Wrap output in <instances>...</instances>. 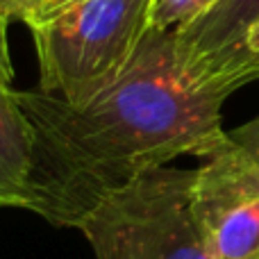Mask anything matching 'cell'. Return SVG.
I'll list each match as a JSON object with an SVG mask.
<instances>
[{
    "label": "cell",
    "instance_id": "6da1fadb",
    "mask_svg": "<svg viewBox=\"0 0 259 259\" xmlns=\"http://www.w3.org/2000/svg\"><path fill=\"white\" fill-rule=\"evenodd\" d=\"M230 94L187 62L175 32L148 30L116 82L84 105L41 89L16 91L30 123L25 209L75 228L116 189L180 157H209L223 143Z\"/></svg>",
    "mask_w": 259,
    "mask_h": 259
},
{
    "label": "cell",
    "instance_id": "7a4b0ae2",
    "mask_svg": "<svg viewBox=\"0 0 259 259\" xmlns=\"http://www.w3.org/2000/svg\"><path fill=\"white\" fill-rule=\"evenodd\" d=\"M155 0H82L30 27L39 89L84 105L118 80L150 30Z\"/></svg>",
    "mask_w": 259,
    "mask_h": 259
},
{
    "label": "cell",
    "instance_id": "3957f363",
    "mask_svg": "<svg viewBox=\"0 0 259 259\" xmlns=\"http://www.w3.org/2000/svg\"><path fill=\"white\" fill-rule=\"evenodd\" d=\"M193 173L161 166L105 196L77 225L96 259H207L191 211Z\"/></svg>",
    "mask_w": 259,
    "mask_h": 259
},
{
    "label": "cell",
    "instance_id": "277c9868",
    "mask_svg": "<svg viewBox=\"0 0 259 259\" xmlns=\"http://www.w3.org/2000/svg\"><path fill=\"white\" fill-rule=\"evenodd\" d=\"M191 211L207 259H259V166L232 139L196 168Z\"/></svg>",
    "mask_w": 259,
    "mask_h": 259
},
{
    "label": "cell",
    "instance_id": "5b68a950",
    "mask_svg": "<svg viewBox=\"0 0 259 259\" xmlns=\"http://www.w3.org/2000/svg\"><path fill=\"white\" fill-rule=\"evenodd\" d=\"M259 23V0H219L205 16L175 32L187 62L230 96L250 84L243 46Z\"/></svg>",
    "mask_w": 259,
    "mask_h": 259
},
{
    "label": "cell",
    "instance_id": "8992f818",
    "mask_svg": "<svg viewBox=\"0 0 259 259\" xmlns=\"http://www.w3.org/2000/svg\"><path fill=\"white\" fill-rule=\"evenodd\" d=\"M32 161V132L16 89L0 84V207L25 209Z\"/></svg>",
    "mask_w": 259,
    "mask_h": 259
},
{
    "label": "cell",
    "instance_id": "52a82bcc",
    "mask_svg": "<svg viewBox=\"0 0 259 259\" xmlns=\"http://www.w3.org/2000/svg\"><path fill=\"white\" fill-rule=\"evenodd\" d=\"M219 0H155L150 12V30L180 32L205 16Z\"/></svg>",
    "mask_w": 259,
    "mask_h": 259
},
{
    "label": "cell",
    "instance_id": "ba28073f",
    "mask_svg": "<svg viewBox=\"0 0 259 259\" xmlns=\"http://www.w3.org/2000/svg\"><path fill=\"white\" fill-rule=\"evenodd\" d=\"M228 134H230V139H232V143H237V146L259 166V116L246 121L243 125L230 130Z\"/></svg>",
    "mask_w": 259,
    "mask_h": 259
},
{
    "label": "cell",
    "instance_id": "9c48e42d",
    "mask_svg": "<svg viewBox=\"0 0 259 259\" xmlns=\"http://www.w3.org/2000/svg\"><path fill=\"white\" fill-rule=\"evenodd\" d=\"M41 0H0V16L7 23H25L30 25L39 9Z\"/></svg>",
    "mask_w": 259,
    "mask_h": 259
},
{
    "label": "cell",
    "instance_id": "30bf717a",
    "mask_svg": "<svg viewBox=\"0 0 259 259\" xmlns=\"http://www.w3.org/2000/svg\"><path fill=\"white\" fill-rule=\"evenodd\" d=\"M7 25L9 23L0 16V84L14 87V64L9 55V41H7Z\"/></svg>",
    "mask_w": 259,
    "mask_h": 259
},
{
    "label": "cell",
    "instance_id": "8fae6325",
    "mask_svg": "<svg viewBox=\"0 0 259 259\" xmlns=\"http://www.w3.org/2000/svg\"><path fill=\"white\" fill-rule=\"evenodd\" d=\"M82 3V0H41L39 3V9H36L34 18H32V23L27 27H34V25H41V23L50 21V18H55L57 14L66 12L68 7H73V5Z\"/></svg>",
    "mask_w": 259,
    "mask_h": 259
},
{
    "label": "cell",
    "instance_id": "7c38bea8",
    "mask_svg": "<svg viewBox=\"0 0 259 259\" xmlns=\"http://www.w3.org/2000/svg\"><path fill=\"white\" fill-rule=\"evenodd\" d=\"M243 55H246V73L248 80L255 82V64L259 62V23L250 30L246 39V46H243Z\"/></svg>",
    "mask_w": 259,
    "mask_h": 259
}]
</instances>
